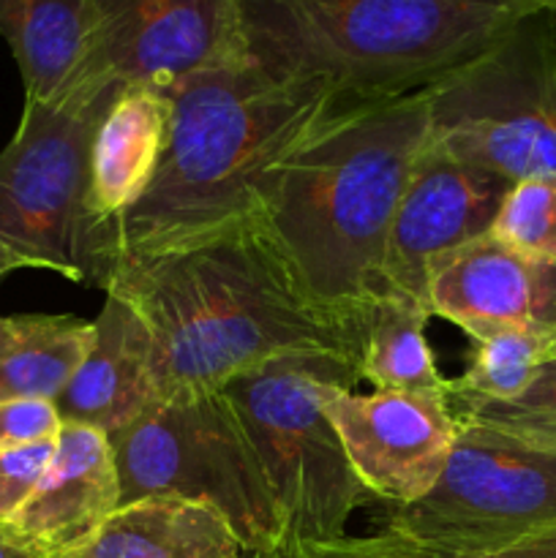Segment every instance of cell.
<instances>
[{
    "instance_id": "cell-2",
    "label": "cell",
    "mask_w": 556,
    "mask_h": 558,
    "mask_svg": "<svg viewBox=\"0 0 556 558\" xmlns=\"http://www.w3.org/2000/svg\"><path fill=\"white\" fill-rule=\"evenodd\" d=\"M428 134L425 90L347 104L262 183L254 221L292 281L358 330L365 305L392 289L387 232Z\"/></svg>"
},
{
    "instance_id": "cell-28",
    "label": "cell",
    "mask_w": 556,
    "mask_h": 558,
    "mask_svg": "<svg viewBox=\"0 0 556 558\" xmlns=\"http://www.w3.org/2000/svg\"><path fill=\"white\" fill-rule=\"evenodd\" d=\"M0 558H41V556L31 554V550H25L22 545H16L14 539L5 534L3 523H0Z\"/></svg>"
},
{
    "instance_id": "cell-25",
    "label": "cell",
    "mask_w": 556,
    "mask_h": 558,
    "mask_svg": "<svg viewBox=\"0 0 556 558\" xmlns=\"http://www.w3.org/2000/svg\"><path fill=\"white\" fill-rule=\"evenodd\" d=\"M267 558H431L398 534L382 529L371 537H336L327 543H298L273 550Z\"/></svg>"
},
{
    "instance_id": "cell-12",
    "label": "cell",
    "mask_w": 556,
    "mask_h": 558,
    "mask_svg": "<svg viewBox=\"0 0 556 558\" xmlns=\"http://www.w3.org/2000/svg\"><path fill=\"white\" fill-rule=\"evenodd\" d=\"M512 180L425 142L409 169L385 248L392 289L428 305L431 270L494 229Z\"/></svg>"
},
{
    "instance_id": "cell-3",
    "label": "cell",
    "mask_w": 556,
    "mask_h": 558,
    "mask_svg": "<svg viewBox=\"0 0 556 558\" xmlns=\"http://www.w3.org/2000/svg\"><path fill=\"white\" fill-rule=\"evenodd\" d=\"M167 96V145L147 189L118 218L120 254L183 248L254 218L273 167L349 104L245 54L185 76Z\"/></svg>"
},
{
    "instance_id": "cell-14",
    "label": "cell",
    "mask_w": 556,
    "mask_h": 558,
    "mask_svg": "<svg viewBox=\"0 0 556 558\" xmlns=\"http://www.w3.org/2000/svg\"><path fill=\"white\" fill-rule=\"evenodd\" d=\"M118 507L120 477L109 436L63 423L41 483L3 529L31 554L63 558L82 548Z\"/></svg>"
},
{
    "instance_id": "cell-7",
    "label": "cell",
    "mask_w": 556,
    "mask_h": 558,
    "mask_svg": "<svg viewBox=\"0 0 556 558\" xmlns=\"http://www.w3.org/2000/svg\"><path fill=\"white\" fill-rule=\"evenodd\" d=\"M423 90L436 147L512 183L556 174V0Z\"/></svg>"
},
{
    "instance_id": "cell-15",
    "label": "cell",
    "mask_w": 556,
    "mask_h": 558,
    "mask_svg": "<svg viewBox=\"0 0 556 558\" xmlns=\"http://www.w3.org/2000/svg\"><path fill=\"white\" fill-rule=\"evenodd\" d=\"M150 354L145 322L123 300L107 294L96 319V343L55 398L60 420L112 436L142 417L156 401Z\"/></svg>"
},
{
    "instance_id": "cell-22",
    "label": "cell",
    "mask_w": 556,
    "mask_h": 558,
    "mask_svg": "<svg viewBox=\"0 0 556 558\" xmlns=\"http://www.w3.org/2000/svg\"><path fill=\"white\" fill-rule=\"evenodd\" d=\"M452 409L467 423L501 430L527 445L556 450V360L545 363L518 398L458 403Z\"/></svg>"
},
{
    "instance_id": "cell-4",
    "label": "cell",
    "mask_w": 556,
    "mask_h": 558,
    "mask_svg": "<svg viewBox=\"0 0 556 558\" xmlns=\"http://www.w3.org/2000/svg\"><path fill=\"white\" fill-rule=\"evenodd\" d=\"M551 0H240L243 54L343 101L423 90Z\"/></svg>"
},
{
    "instance_id": "cell-23",
    "label": "cell",
    "mask_w": 556,
    "mask_h": 558,
    "mask_svg": "<svg viewBox=\"0 0 556 558\" xmlns=\"http://www.w3.org/2000/svg\"><path fill=\"white\" fill-rule=\"evenodd\" d=\"M491 234L523 254L556 262V174L512 183Z\"/></svg>"
},
{
    "instance_id": "cell-19",
    "label": "cell",
    "mask_w": 556,
    "mask_h": 558,
    "mask_svg": "<svg viewBox=\"0 0 556 558\" xmlns=\"http://www.w3.org/2000/svg\"><path fill=\"white\" fill-rule=\"evenodd\" d=\"M96 343V322L80 316H0V403L55 401Z\"/></svg>"
},
{
    "instance_id": "cell-16",
    "label": "cell",
    "mask_w": 556,
    "mask_h": 558,
    "mask_svg": "<svg viewBox=\"0 0 556 558\" xmlns=\"http://www.w3.org/2000/svg\"><path fill=\"white\" fill-rule=\"evenodd\" d=\"M169 114V96L156 87L123 85L114 93L90 153V205L98 218L118 223L147 189L167 145Z\"/></svg>"
},
{
    "instance_id": "cell-18",
    "label": "cell",
    "mask_w": 556,
    "mask_h": 558,
    "mask_svg": "<svg viewBox=\"0 0 556 558\" xmlns=\"http://www.w3.org/2000/svg\"><path fill=\"white\" fill-rule=\"evenodd\" d=\"M90 33V0H0V38L16 60L25 101L49 104L69 93Z\"/></svg>"
},
{
    "instance_id": "cell-11",
    "label": "cell",
    "mask_w": 556,
    "mask_h": 558,
    "mask_svg": "<svg viewBox=\"0 0 556 558\" xmlns=\"http://www.w3.org/2000/svg\"><path fill=\"white\" fill-rule=\"evenodd\" d=\"M325 412L360 483L390 507L423 499L442 477L458 436L447 392H360L333 387Z\"/></svg>"
},
{
    "instance_id": "cell-1",
    "label": "cell",
    "mask_w": 556,
    "mask_h": 558,
    "mask_svg": "<svg viewBox=\"0 0 556 558\" xmlns=\"http://www.w3.org/2000/svg\"><path fill=\"white\" fill-rule=\"evenodd\" d=\"M104 294L150 332L156 401L221 392L283 352L358 360L360 330L311 303L254 218L161 254H120Z\"/></svg>"
},
{
    "instance_id": "cell-24",
    "label": "cell",
    "mask_w": 556,
    "mask_h": 558,
    "mask_svg": "<svg viewBox=\"0 0 556 558\" xmlns=\"http://www.w3.org/2000/svg\"><path fill=\"white\" fill-rule=\"evenodd\" d=\"M58 439L0 450V523L9 521L36 490L55 456Z\"/></svg>"
},
{
    "instance_id": "cell-8",
    "label": "cell",
    "mask_w": 556,
    "mask_h": 558,
    "mask_svg": "<svg viewBox=\"0 0 556 558\" xmlns=\"http://www.w3.org/2000/svg\"><path fill=\"white\" fill-rule=\"evenodd\" d=\"M109 441L120 505L147 496L200 501L227 518L251 558L278 548V518L259 458L223 392L153 401Z\"/></svg>"
},
{
    "instance_id": "cell-5",
    "label": "cell",
    "mask_w": 556,
    "mask_h": 558,
    "mask_svg": "<svg viewBox=\"0 0 556 558\" xmlns=\"http://www.w3.org/2000/svg\"><path fill=\"white\" fill-rule=\"evenodd\" d=\"M120 87L25 101L0 150V281L14 270H52L76 287L107 289L120 256L118 223L93 213L90 153Z\"/></svg>"
},
{
    "instance_id": "cell-27",
    "label": "cell",
    "mask_w": 556,
    "mask_h": 558,
    "mask_svg": "<svg viewBox=\"0 0 556 558\" xmlns=\"http://www.w3.org/2000/svg\"><path fill=\"white\" fill-rule=\"evenodd\" d=\"M467 558H556V529L532 534V537H523L518 539V543L505 545V548L491 550V554Z\"/></svg>"
},
{
    "instance_id": "cell-26",
    "label": "cell",
    "mask_w": 556,
    "mask_h": 558,
    "mask_svg": "<svg viewBox=\"0 0 556 558\" xmlns=\"http://www.w3.org/2000/svg\"><path fill=\"white\" fill-rule=\"evenodd\" d=\"M60 428L63 420L55 401L22 398V401L0 403V450L58 439Z\"/></svg>"
},
{
    "instance_id": "cell-6",
    "label": "cell",
    "mask_w": 556,
    "mask_h": 558,
    "mask_svg": "<svg viewBox=\"0 0 556 558\" xmlns=\"http://www.w3.org/2000/svg\"><path fill=\"white\" fill-rule=\"evenodd\" d=\"M358 381L349 354L283 352L221 387L259 458L278 548L343 537L349 518L374 501L325 412L327 390Z\"/></svg>"
},
{
    "instance_id": "cell-9",
    "label": "cell",
    "mask_w": 556,
    "mask_h": 558,
    "mask_svg": "<svg viewBox=\"0 0 556 558\" xmlns=\"http://www.w3.org/2000/svg\"><path fill=\"white\" fill-rule=\"evenodd\" d=\"M387 532L431 558L491 554L556 529V450L458 417L447 466L423 499L390 507Z\"/></svg>"
},
{
    "instance_id": "cell-17",
    "label": "cell",
    "mask_w": 556,
    "mask_h": 558,
    "mask_svg": "<svg viewBox=\"0 0 556 558\" xmlns=\"http://www.w3.org/2000/svg\"><path fill=\"white\" fill-rule=\"evenodd\" d=\"M63 558H251L227 518L174 496L120 505L82 548Z\"/></svg>"
},
{
    "instance_id": "cell-13",
    "label": "cell",
    "mask_w": 556,
    "mask_h": 558,
    "mask_svg": "<svg viewBox=\"0 0 556 558\" xmlns=\"http://www.w3.org/2000/svg\"><path fill=\"white\" fill-rule=\"evenodd\" d=\"M428 311L472 341L507 327L556 330V262L485 234L431 270Z\"/></svg>"
},
{
    "instance_id": "cell-10",
    "label": "cell",
    "mask_w": 556,
    "mask_h": 558,
    "mask_svg": "<svg viewBox=\"0 0 556 558\" xmlns=\"http://www.w3.org/2000/svg\"><path fill=\"white\" fill-rule=\"evenodd\" d=\"M90 47L71 87L167 93L196 71L243 58L240 0H90Z\"/></svg>"
},
{
    "instance_id": "cell-20",
    "label": "cell",
    "mask_w": 556,
    "mask_h": 558,
    "mask_svg": "<svg viewBox=\"0 0 556 558\" xmlns=\"http://www.w3.org/2000/svg\"><path fill=\"white\" fill-rule=\"evenodd\" d=\"M428 305L390 289L360 316V379L376 392H447V379L425 338Z\"/></svg>"
},
{
    "instance_id": "cell-21",
    "label": "cell",
    "mask_w": 556,
    "mask_h": 558,
    "mask_svg": "<svg viewBox=\"0 0 556 558\" xmlns=\"http://www.w3.org/2000/svg\"><path fill=\"white\" fill-rule=\"evenodd\" d=\"M474 343V357L463 376L447 379V398L456 407L518 398L532 385L540 368L556 360V330L507 327Z\"/></svg>"
}]
</instances>
